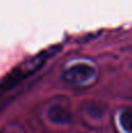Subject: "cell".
I'll return each mask as SVG.
<instances>
[{
  "label": "cell",
  "mask_w": 132,
  "mask_h": 133,
  "mask_svg": "<svg viewBox=\"0 0 132 133\" xmlns=\"http://www.w3.org/2000/svg\"><path fill=\"white\" fill-rule=\"evenodd\" d=\"M96 69L88 63H76L67 68L62 74V77L65 82L76 85L89 84L96 78Z\"/></svg>",
  "instance_id": "cell-1"
},
{
  "label": "cell",
  "mask_w": 132,
  "mask_h": 133,
  "mask_svg": "<svg viewBox=\"0 0 132 133\" xmlns=\"http://www.w3.org/2000/svg\"><path fill=\"white\" fill-rule=\"evenodd\" d=\"M47 118L49 119V122L54 123V124L67 125L71 123L72 116H71V112L65 106L55 104V105H51L48 109V111H47Z\"/></svg>",
  "instance_id": "cell-2"
},
{
  "label": "cell",
  "mask_w": 132,
  "mask_h": 133,
  "mask_svg": "<svg viewBox=\"0 0 132 133\" xmlns=\"http://www.w3.org/2000/svg\"><path fill=\"white\" fill-rule=\"evenodd\" d=\"M119 124L126 133H132V108H126L121 111Z\"/></svg>",
  "instance_id": "cell-3"
},
{
  "label": "cell",
  "mask_w": 132,
  "mask_h": 133,
  "mask_svg": "<svg viewBox=\"0 0 132 133\" xmlns=\"http://www.w3.org/2000/svg\"><path fill=\"white\" fill-rule=\"evenodd\" d=\"M0 133H26V131L22 126L18 124H9L6 127H4Z\"/></svg>",
  "instance_id": "cell-4"
}]
</instances>
